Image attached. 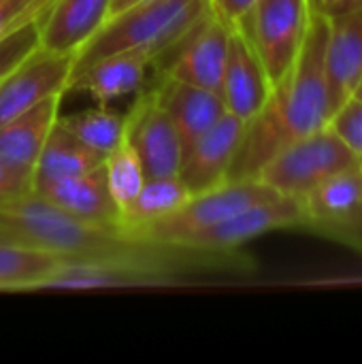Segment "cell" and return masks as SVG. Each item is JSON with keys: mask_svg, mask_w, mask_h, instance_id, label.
Listing matches in <instances>:
<instances>
[{"mask_svg": "<svg viewBox=\"0 0 362 364\" xmlns=\"http://www.w3.org/2000/svg\"><path fill=\"white\" fill-rule=\"evenodd\" d=\"M151 92L177 126L183 141V149L226 113L224 100L218 92L179 79L156 77Z\"/></svg>", "mask_w": 362, "mask_h": 364, "instance_id": "cell-16", "label": "cell"}, {"mask_svg": "<svg viewBox=\"0 0 362 364\" xmlns=\"http://www.w3.org/2000/svg\"><path fill=\"white\" fill-rule=\"evenodd\" d=\"M60 105L62 96H51L0 126V158L19 175L34 177L38 156L60 117Z\"/></svg>", "mask_w": 362, "mask_h": 364, "instance_id": "cell-17", "label": "cell"}, {"mask_svg": "<svg viewBox=\"0 0 362 364\" xmlns=\"http://www.w3.org/2000/svg\"><path fill=\"white\" fill-rule=\"evenodd\" d=\"M280 194L275 190H271L265 181L256 179H239V181H224L218 188H211L207 192L201 194H192L188 198V203L183 207H179L175 213L126 230L128 235L147 241V243H156V245H166L173 247L177 241L211 228L215 224H220L222 220L271 198H277Z\"/></svg>", "mask_w": 362, "mask_h": 364, "instance_id": "cell-4", "label": "cell"}, {"mask_svg": "<svg viewBox=\"0 0 362 364\" xmlns=\"http://www.w3.org/2000/svg\"><path fill=\"white\" fill-rule=\"evenodd\" d=\"M102 168H105V179H107L109 192H111L115 205L119 207V213H124V209L130 207V203L137 198V194L141 192V188L147 179L143 164H141L139 156L134 154V149L126 141H122V145H117L102 160Z\"/></svg>", "mask_w": 362, "mask_h": 364, "instance_id": "cell-25", "label": "cell"}, {"mask_svg": "<svg viewBox=\"0 0 362 364\" xmlns=\"http://www.w3.org/2000/svg\"><path fill=\"white\" fill-rule=\"evenodd\" d=\"M139 2H143V0H111V17L134 6V4H139Z\"/></svg>", "mask_w": 362, "mask_h": 364, "instance_id": "cell-32", "label": "cell"}, {"mask_svg": "<svg viewBox=\"0 0 362 364\" xmlns=\"http://www.w3.org/2000/svg\"><path fill=\"white\" fill-rule=\"evenodd\" d=\"M207 11L209 0H143L107 19L77 53L73 75L117 51H143L156 62Z\"/></svg>", "mask_w": 362, "mask_h": 364, "instance_id": "cell-3", "label": "cell"}, {"mask_svg": "<svg viewBox=\"0 0 362 364\" xmlns=\"http://www.w3.org/2000/svg\"><path fill=\"white\" fill-rule=\"evenodd\" d=\"M326 15L312 2L309 28L301 53L288 75L273 85L262 111L245 124V132L228 173V181L256 179L260 168L288 143L329 126V87L324 73Z\"/></svg>", "mask_w": 362, "mask_h": 364, "instance_id": "cell-2", "label": "cell"}, {"mask_svg": "<svg viewBox=\"0 0 362 364\" xmlns=\"http://www.w3.org/2000/svg\"><path fill=\"white\" fill-rule=\"evenodd\" d=\"M171 275L122 262L98 260H64L53 269L38 290H100V288H132L158 286L169 282Z\"/></svg>", "mask_w": 362, "mask_h": 364, "instance_id": "cell-19", "label": "cell"}, {"mask_svg": "<svg viewBox=\"0 0 362 364\" xmlns=\"http://www.w3.org/2000/svg\"><path fill=\"white\" fill-rule=\"evenodd\" d=\"M258 0H209L211 11L230 28H237V23L254 9Z\"/></svg>", "mask_w": 362, "mask_h": 364, "instance_id": "cell-30", "label": "cell"}, {"mask_svg": "<svg viewBox=\"0 0 362 364\" xmlns=\"http://www.w3.org/2000/svg\"><path fill=\"white\" fill-rule=\"evenodd\" d=\"M38 17H30L0 38V83L34 51L41 49Z\"/></svg>", "mask_w": 362, "mask_h": 364, "instance_id": "cell-26", "label": "cell"}, {"mask_svg": "<svg viewBox=\"0 0 362 364\" xmlns=\"http://www.w3.org/2000/svg\"><path fill=\"white\" fill-rule=\"evenodd\" d=\"M305 218L320 226H361L362 162H356L309 190L303 198Z\"/></svg>", "mask_w": 362, "mask_h": 364, "instance_id": "cell-20", "label": "cell"}, {"mask_svg": "<svg viewBox=\"0 0 362 364\" xmlns=\"http://www.w3.org/2000/svg\"><path fill=\"white\" fill-rule=\"evenodd\" d=\"M154 58L143 51L109 53L70 77L66 92H83L100 107H109L128 96H139L149 87Z\"/></svg>", "mask_w": 362, "mask_h": 364, "instance_id": "cell-13", "label": "cell"}, {"mask_svg": "<svg viewBox=\"0 0 362 364\" xmlns=\"http://www.w3.org/2000/svg\"><path fill=\"white\" fill-rule=\"evenodd\" d=\"M0 239L49 252L62 260L122 262L171 275L177 269L218 256L141 241L122 226L79 220L34 190L0 203Z\"/></svg>", "mask_w": 362, "mask_h": 364, "instance_id": "cell-1", "label": "cell"}, {"mask_svg": "<svg viewBox=\"0 0 362 364\" xmlns=\"http://www.w3.org/2000/svg\"><path fill=\"white\" fill-rule=\"evenodd\" d=\"M312 2L324 15H337V13H346V11L362 6V0H312Z\"/></svg>", "mask_w": 362, "mask_h": 364, "instance_id": "cell-31", "label": "cell"}, {"mask_svg": "<svg viewBox=\"0 0 362 364\" xmlns=\"http://www.w3.org/2000/svg\"><path fill=\"white\" fill-rule=\"evenodd\" d=\"M297 224H307L303 203L299 198L277 196V198L252 205L222 220L220 224L211 228L198 230L177 241L173 247L192 250V252L222 258L265 232L286 228V226H297Z\"/></svg>", "mask_w": 362, "mask_h": 364, "instance_id": "cell-8", "label": "cell"}, {"mask_svg": "<svg viewBox=\"0 0 362 364\" xmlns=\"http://www.w3.org/2000/svg\"><path fill=\"white\" fill-rule=\"evenodd\" d=\"M32 179L19 175L17 171H13L2 158H0V203L23 196L28 192H32Z\"/></svg>", "mask_w": 362, "mask_h": 364, "instance_id": "cell-29", "label": "cell"}, {"mask_svg": "<svg viewBox=\"0 0 362 364\" xmlns=\"http://www.w3.org/2000/svg\"><path fill=\"white\" fill-rule=\"evenodd\" d=\"M361 226H362V218H361Z\"/></svg>", "mask_w": 362, "mask_h": 364, "instance_id": "cell-34", "label": "cell"}, {"mask_svg": "<svg viewBox=\"0 0 362 364\" xmlns=\"http://www.w3.org/2000/svg\"><path fill=\"white\" fill-rule=\"evenodd\" d=\"M190 190L183 181L175 177H147L137 198L122 213V228L132 230L151 222H158L179 207H183L190 198Z\"/></svg>", "mask_w": 362, "mask_h": 364, "instance_id": "cell-22", "label": "cell"}, {"mask_svg": "<svg viewBox=\"0 0 362 364\" xmlns=\"http://www.w3.org/2000/svg\"><path fill=\"white\" fill-rule=\"evenodd\" d=\"M36 194L79 220L102 226H122V213L109 192L102 166L49 183L36 190Z\"/></svg>", "mask_w": 362, "mask_h": 364, "instance_id": "cell-18", "label": "cell"}, {"mask_svg": "<svg viewBox=\"0 0 362 364\" xmlns=\"http://www.w3.org/2000/svg\"><path fill=\"white\" fill-rule=\"evenodd\" d=\"M75 58L34 51L0 83V126L23 115L51 96H64L73 77Z\"/></svg>", "mask_w": 362, "mask_h": 364, "instance_id": "cell-10", "label": "cell"}, {"mask_svg": "<svg viewBox=\"0 0 362 364\" xmlns=\"http://www.w3.org/2000/svg\"><path fill=\"white\" fill-rule=\"evenodd\" d=\"M354 96H358V98H362V83H361V87H358V92H356Z\"/></svg>", "mask_w": 362, "mask_h": 364, "instance_id": "cell-33", "label": "cell"}, {"mask_svg": "<svg viewBox=\"0 0 362 364\" xmlns=\"http://www.w3.org/2000/svg\"><path fill=\"white\" fill-rule=\"evenodd\" d=\"M312 17V0H258L237 23L247 38L271 85H277L297 62Z\"/></svg>", "mask_w": 362, "mask_h": 364, "instance_id": "cell-6", "label": "cell"}, {"mask_svg": "<svg viewBox=\"0 0 362 364\" xmlns=\"http://www.w3.org/2000/svg\"><path fill=\"white\" fill-rule=\"evenodd\" d=\"M324 73L333 117V113L358 92L362 83V6L326 15Z\"/></svg>", "mask_w": 362, "mask_h": 364, "instance_id": "cell-12", "label": "cell"}, {"mask_svg": "<svg viewBox=\"0 0 362 364\" xmlns=\"http://www.w3.org/2000/svg\"><path fill=\"white\" fill-rule=\"evenodd\" d=\"M111 17V0H51L38 17L41 49L77 58Z\"/></svg>", "mask_w": 362, "mask_h": 364, "instance_id": "cell-14", "label": "cell"}, {"mask_svg": "<svg viewBox=\"0 0 362 364\" xmlns=\"http://www.w3.org/2000/svg\"><path fill=\"white\" fill-rule=\"evenodd\" d=\"M233 28L226 26L209 6L158 60L156 77L179 79L220 94L224 66L228 58Z\"/></svg>", "mask_w": 362, "mask_h": 364, "instance_id": "cell-7", "label": "cell"}, {"mask_svg": "<svg viewBox=\"0 0 362 364\" xmlns=\"http://www.w3.org/2000/svg\"><path fill=\"white\" fill-rule=\"evenodd\" d=\"M243 132L245 122L224 113L209 130H205L183 149L177 177L183 181L190 194H201L228 181Z\"/></svg>", "mask_w": 362, "mask_h": 364, "instance_id": "cell-11", "label": "cell"}, {"mask_svg": "<svg viewBox=\"0 0 362 364\" xmlns=\"http://www.w3.org/2000/svg\"><path fill=\"white\" fill-rule=\"evenodd\" d=\"M64 260L9 239H0V290H38Z\"/></svg>", "mask_w": 362, "mask_h": 364, "instance_id": "cell-23", "label": "cell"}, {"mask_svg": "<svg viewBox=\"0 0 362 364\" xmlns=\"http://www.w3.org/2000/svg\"><path fill=\"white\" fill-rule=\"evenodd\" d=\"M51 0H0V38L30 17L41 15Z\"/></svg>", "mask_w": 362, "mask_h": 364, "instance_id": "cell-28", "label": "cell"}, {"mask_svg": "<svg viewBox=\"0 0 362 364\" xmlns=\"http://www.w3.org/2000/svg\"><path fill=\"white\" fill-rule=\"evenodd\" d=\"M98 166H102V158L92 149H87L83 143H79L66 128H62L55 122L34 168V177H32L34 192L49 183L94 171Z\"/></svg>", "mask_w": 362, "mask_h": 364, "instance_id": "cell-21", "label": "cell"}, {"mask_svg": "<svg viewBox=\"0 0 362 364\" xmlns=\"http://www.w3.org/2000/svg\"><path fill=\"white\" fill-rule=\"evenodd\" d=\"M58 124L66 128L79 143L98 154L102 160L122 145L126 136V113L109 111L107 107L87 109L75 115H60Z\"/></svg>", "mask_w": 362, "mask_h": 364, "instance_id": "cell-24", "label": "cell"}, {"mask_svg": "<svg viewBox=\"0 0 362 364\" xmlns=\"http://www.w3.org/2000/svg\"><path fill=\"white\" fill-rule=\"evenodd\" d=\"M271 90L273 85L256 51L247 43V38L237 28H233L228 58L220 85V96L224 100L226 113L239 117L245 124L252 122L267 105Z\"/></svg>", "mask_w": 362, "mask_h": 364, "instance_id": "cell-15", "label": "cell"}, {"mask_svg": "<svg viewBox=\"0 0 362 364\" xmlns=\"http://www.w3.org/2000/svg\"><path fill=\"white\" fill-rule=\"evenodd\" d=\"M329 126L362 162V98L352 96L331 117Z\"/></svg>", "mask_w": 362, "mask_h": 364, "instance_id": "cell-27", "label": "cell"}, {"mask_svg": "<svg viewBox=\"0 0 362 364\" xmlns=\"http://www.w3.org/2000/svg\"><path fill=\"white\" fill-rule=\"evenodd\" d=\"M356 162L361 160L344 145L333 128L324 126L282 147L260 168L258 179L280 196L301 200L320 181Z\"/></svg>", "mask_w": 362, "mask_h": 364, "instance_id": "cell-5", "label": "cell"}, {"mask_svg": "<svg viewBox=\"0 0 362 364\" xmlns=\"http://www.w3.org/2000/svg\"><path fill=\"white\" fill-rule=\"evenodd\" d=\"M124 141L139 156L147 177L179 175L183 141L169 113L156 100L151 87L141 92L126 113Z\"/></svg>", "mask_w": 362, "mask_h": 364, "instance_id": "cell-9", "label": "cell"}]
</instances>
